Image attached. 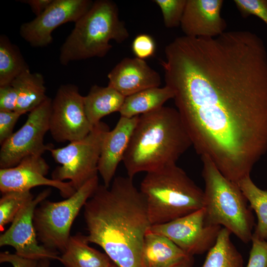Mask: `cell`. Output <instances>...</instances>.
I'll return each instance as SVG.
<instances>
[{"label": "cell", "instance_id": "1", "mask_svg": "<svg viewBox=\"0 0 267 267\" xmlns=\"http://www.w3.org/2000/svg\"><path fill=\"white\" fill-rule=\"evenodd\" d=\"M160 61L192 145L228 179L250 176L267 151V50L249 31L178 37Z\"/></svg>", "mask_w": 267, "mask_h": 267}, {"label": "cell", "instance_id": "2", "mask_svg": "<svg viewBox=\"0 0 267 267\" xmlns=\"http://www.w3.org/2000/svg\"><path fill=\"white\" fill-rule=\"evenodd\" d=\"M84 209L89 243L101 247L118 267H142V247L151 224L133 178L119 176L108 187L99 184Z\"/></svg>", "mask_w": 267, "mask_h": 267}, {"label": "cell", "instance_id": "3", "mask_svg": "<svg viewBox=\"0 0 267 267\" xmlns=\"http://www.w3.org/2000/svg\"><path fill=\"white\" fill-rule=\"evenodd\" d=\"M192 145L177 110L163 106L138 116L122 162L133 178L176 164Z\"/></svg>", "mask_w": 267, "mask_h": 267}, {"label": "cell", "instance_id": "4", "mask_svg": "<svg viewBox=\"0 0 267 267\" xmlns=\"http://www.w3.org/2000/svg\"><path fill=\"white\" fill-rule=\"evenodd\" d=\"M139 190L151 225L171 222L204 207V191L176 164L147 173Z\"/></svg>", "mask_w": 267, "mask_h": 267}, {"label": "cell", "instance_id": "5", "mask_svg": "<svg viewBox=\"0 0 267 267\" xmlns=\"http://www.w3.org/2000/svg\"><path fill=\"white\" fill-rule=\"evenodd\" d=\"M129 33L119 18L116 4L110 0L93 1L90 9L75 24L60 49L63 65L73 61L103 57L112 47L111 40L121 43Z\"/></svg>", "mask_w": 267, "mask_h": 267}, {"label": "cell", "instance_id": "6", "mask_svg": "<svg viewBox=\"0 0 267 267\" xmlns=\"http://www.w3.org/2000/svg\"><path fill=\"white\" fill-rule=\"evenodd\" d=\"M201 158L207 222L223 226L243 242H249L254 218L247 199L238 185L226 178L209 158L203 156Z\"/></svg>", "mask_w": 267, "mask_h": 267}, {"label": "cell", "instance_id": "7", "mask_svg": "<svg viewBox=\"0 0 267 267\" xmlns=\"http://www.w3.org/2000/svg\"><path fill=\"white\" fill-rule=\"evenodd\" d=\"M98 185L97 176L65 200L57 202L44 200L36 207L33 223L38 239L44 246L52 251L64 252L75 218Z\"/></svg>", "mask_w": 267, "mask_h": 267}, {"label": "cell", "instance_id": "8", "mask_svg": "<svg viewBox=\"0 0 267 267\" xmlns=\"http://www.w3.org/2000/svg\"><path fill=\"white\" fill-rule=\"evenodd\" d=\"M109 130L108 126L101 121L84 138L63 147L50 149L53 159L60 164L52 172V178L61 181L68 179L77 191L97 176L103 139Z\"/></svg>", "mask_w": 267, "mask_h": 267}, {"label": "cell", "instance_id": "9", "mask_svg": "<svg viewBox=\"0 0 267 267\" xmlns=\"http://www.w3.org/2000/svg\"><path fill=\"white\" fill-rule=\"evenodd\" d=\"M52 100L47 97L39 106L29 112L24 124L2 144L0 150V168L14 167L24 158L42 155L53 148L45 144L44 138L49 131Z\"/></svg>", "mask_w": 267, "mask_h": 267}, {"label": "cell", "instance_id": "10", "mask_svg": "<svg viewBox=\"0 0 267 267\" xmlns=\"http://www.w3.org/2000/svg\"><path fill=\"white\" fill-rule=\"evenodd\" d=\"M84 97L73 84L62 85L57 89L49 120V131L56 142L81 140L93 128L85 113Z\"/></svg>", "mask_w": 267, "mask_h": 267}, {"label": "cell", "instance_id": "11", "mask_svg": "<svg viewBox=\"0 0 267 267\" xmlns=\"http://www.w3.org/2000/svg\"><path fill=\"white\" fill-rule=\"evenodd\" d=\"M221 228L207 222L203 207L171 222L152 225L149 230L166 236L193 257L208 252L214 245Z\"/></svg>", "mask_w": 267, "mask_h": 267}, {"label": "cell", "instance_id": "12", "mask_svg": "<svg viewBox=\"0 0 267 267\" xmlns=\"http://www.w3.org/2000/svg\"><path fill=\"white\" fill-rule=\"evenodd\" d=\"M49 188L40 192L18 213L10 227L0 236V246H10L17 255L28 259L58 260L57 251L49 250L38 243L33 223L35 209L50 194Z\"/></svg>", "mask_w": 267, "mask_h": 267}, {"label": "cell", "instance_id": "13", "mask_svg": "<svg viewBox=\"0 0 267 267\" xmlns=\"http://www.w3.org/2000/svg\"><path fill=\"white\" fill-rule=\"evenodd\" d=\"M90 0H53L40 15L22 24V38L33 47H44L52 42V32L67 22L75 23L91 7Z\"/></svg>", "mask_w": 267, "mask_h": 267}, {"label": "cell", "instance_id": "14", "mask_svg": "<svg viewBox=\"0 0 267 267\" xmlns=\"http://www.w3.org/2000/svg\"><path fill=\"white\" fill-rule=\"evenodd\" d=\"M49 167L42 156L31 155L23 159L16 166L0 169V190L1 193L28 191L33 187L46 185L58 189L66 198L76 190L70 181H61L45 177Z\"/></svg>", "mask_w": 267, "mask_h": 267}, {"label": "cell", "instance_id": "15", "mask_svg": "<svg viewBox=\"0 0 267 267\" xmlns=\"http://www.w3.org/2000/svg\"><path fill=\"white\" fill-rule=\"evenodd\" d=\"M222 0H187L180 23L185 36L215 37L225 32L226 24L221 16Z\"/></svg>", "mask_w": 267, "mask_h": 267}, {"label": "cell", "instance_id": "16", "mask_svg": "<svg viewBox=\"0 0 267 267\" xmlns=\"http://www.w3.org/2000/svg\"><path fill=\"white\" fill-rule=\"evenodd\" d=\"M108 86L125 97L140 91L159 87V74L144 60L137 57H125L108 73Z\"/></svg>", "mask_w": 267, "mask_h": 267}, {"label": "cell", "instance_id": "17", "mask_svg": "<svg viewBox=\"0 0 267 267\" xmlns=\"http://www.w3.org/2000/svg\"><path fill=\"white\" fill-rule=\"evenodd\" d=\"M138 116L120 117L114 128L105 134L101 149L98 171L104 185L108 187L117 168L122 161Z\"/></svg>", "mask_w": 267, "mask_h": 267}, {"label": "cell", "instance_id": "18", "mask_svg": "<svg viewBox=\"0 0 267 267\" xmlns=\"http://www.w3.org/2000/svg\"><path fill=\"white\" fill-rule=\"evenodd\" d=\"M190 256L173 241L148 229L141 252L142 267H171Z\"/></svg>", "mask_w": 267, "mask_h": 267}, {"label": "cell", "instance_id": "19", "mask_svg": "<svg viewBox=\"0 0 267 267\" xmlns=\"http://www.w3.org/2000/svg\"><path fill=\"white\" fill-rule=\"evenodd\" d=\"M86 236H70L59 261L65 267H109L113 263L105 253L90 247Z\"/></svg>", "mask_w": 267, "mask_h": 267}, {"label": "cell", "instance_id": "20", "mask_svg": "<svg viewBox=\"0 0 267 267\" xmlns=\"http://www.w3.org/2000/svg\"><path fill=\"white\" fill-rule=\"evenodd\" d=\"M125 96L112 87L92 86L84 97V108L87 119L93 128L104 117L120 111Z\"/></svg>", "mask_w": 267, "mask_h": 267}, {"label": "cell", "instance_id": "21", "mask_svg": "<svg viewBox=\"0 0 267 267\" xmlns=\"http://www.w3.org/2000/svg\"><path fill=\"white\" fill-rule=\"evenodd\" d=\"M11 85L18 96L15 111L24 114L41 104L47 97L44 78L39 73L26 70L17 77Z\"/></svg>", "mask_w": 267, "mask_h": 267}, {"label": "cell", "instance_id": "22", "mask_svg": "<svg viewBox=\"0 0 267 267\" xmlns=\"http://www.w3.org/2000/svg\"><path fill=\"white\" fill-rule=\"evenodd\" d=\"M174 96L173 90L166 85L149 88L126 97L119 113L127 118L140 116L163 106Z\"/></svg>", "mask_w": 267, "mask_h": 267}, {"label": "cell", "instance_id": "23", "mask_svg": "<svg viewBox=\"0 0 267 267\" xmlns=\"http://www.w3.org/2000/svg\"><path fill=\"white\" fill-rule=\"evenodd\" d=\"M230 234L228 230L222 227L201 267H244L242 256L232 243Z\"/></svg>", "mask_w": 267, "mask_h": 267}, {"label": "cell", "instance_id": "24", "mask_svg": "<svg viewBox=\"0 0 267 267\" xmlns=\"http://www.w3.org/2000/svg\"><path fill=\"white\" fill-rule=\"evenodd\" d=\"M29 69L18 47L5 35L0 36V87L10 85L24 71Z\"/></svg>", "mask_w": 267, "mask_h": 267}, {"label": "cell", "instance_id": "25", "mask_svg": "<svg viewBox=\"0 0 267 267\" xmlns=\"http://www.w3.org/2000/svg\"><path fill=\"white\" fill-rule=\"evenodd\" d=\"M237 184L257 217L258 222L253 235L267 241V191L258 187L250 176L241 180Z\"/></svg>", "mask_w": 267, "mask_h": 267}, {"label": "cell", "instance_id": "26", "mask_svg": "<svg viewBox=\"0 0 267 267\" xmlns=\"http://www.w3.org/2000/svg\"><path fill=\"white\" fill-rule=\"evenodd\" d=\"M0 199V227L13 221L21 209L33 200V195L30 190L13 191L2 193Z\"/></svg>", "mask_w": 267, "mask_h": 267}, {"label": "cell", "instance_id": "27", "mask_svg": "<svg viewBox=\"0 0 267 267\" xmlns=\"http://www.w3.org/2000/svg\"><path fill=\"white\" fill-rule=\"evenodd\" d=\"M187 0H154L162 12L165 27H177L180 25Z\"/></svg>", "mask_w": 267, "mask_h": 267}, {"label": "cell", "instance_id": "28", "mask_svg": "<svg viewBox=\"0 0 267 267\" xmlns=\"http://www.w3.org/2000/svg\"><path fill=\"white\" fill-rule=\"evenodd\" d=\"M233 1L243 17L255 15L267 25V0H234Z\"/></svg>", "mask_w": 267, "mask_h": 267}, {"label": "cell", "instance_id": "29", "mask_svg": "<svg viewBox=\"0 0 267 267\" xmlns=\"http://www.w3.org/2000/svg\"><path fill=\"white\" fill-rule=\"evenodd\" d=\"M132 49L136 57L144 60L153 56L156 44L153 38L149 35L140 34L133 40Z\"/></svg>", "mask_w": 267, "mask_h": 267}, {"label": "cell", "instance_id": "30", "mask_svg": "<svg viewBox=\"0 0 267 267\" xmlns=\"http://www.w3.org/2000/svg\"><path fill=\"white\" fill-rule=\"evenodd\" d=\"M252 247L246 267H267V241L252 235Z\"/></svg>", "mask_w": 267, "mask_h": 267}, {"label": "cell", "instance_id": "31", "mask_svg": "<svg viewBox=\"0 0 267 267\" xmlns=\"http://www.w3.org/2000/svg\"><path fill=\"white\" fill-rule=\"evenodd\" d=\"M22 115L16 111H0V144L12 134L15 125Z\"/></svg>", "mask_w": 267, "mask_h": 267}, {"label": "cell", "instance_id": "32", "mask_svg": "<svg viewBox=\"0 0 267 267\" xmlns=\"http://www.w3.org/2000/svg\"><path fill=\"white\" fill-rule=\"evenodd\" d=\"M17 100V92L11 84L0 87V111H15Z\"/></svg>", "mask_w": 267, "mask_h": 267}, {"label": "cell", "instance_id": "33", "mask_svg": "<svg viewBox=\"0 0 267 267\" xmlns=\"http://www.w3.org/2000/svg\"><path fill=\"white\" fill-rule=\"evenodd\" d=\"M38 261L20 257L15 253L11 254L8 252L0 253V263H8L13 267H37Z\"/></svg>", "mask_w": 267, "mask_h": 267}, {"label": "cell", "instance_id": "34", "mask_svg": "<svg viewBox=\"0 0 267 267\" xmlns=\"http://www.w3.org/2000/svg\"><path fill=\"white\" fill-rule=\"evenodd\" d=\"M53 0H24L21 2L29 5L32 12L38 16L42 14L49 5Z\"/></svg>", "mask_w": 267, "mask_h": 267}, {"label": "cell", "instance_id": "35", "mask_svg": "<svg viewBox=\"0 0 267 267\" xmlns=\"http://www.w3.org/2000/svg\"><path fill=\"white\" fill-rule=\"evenodd\" d=\"M194 263L193 256H188L182 261L172 266L171 267H192Z\"/></svg>", "mask_w": 267, "mask_h": 267}, {"label": "cell", "instance_id": "36", "mask_svg": "<svg viewBox=\"0 0 267 267\" xmlns=\"http://www.w3.org/2000/svg\"><path fill=\"white\" fill-rule=\"evenodd\" d=\"M50 260L44 259L38 261V265L37 267H49Z\"/></svg>", "mask_w": 267, "mask_h": 267}, {"label": "cell", "instance_id": "37", "mask_svg": "<svg viewBox=\"0 0 267 267\" xmlns=\"http://www.w3.org/2000/svg\"><path fill=\"white\" fill-rule=\"evenodd\" d=\"M109 267H118L115 264L113 263Z\"/></svg>", "mask_w": 267, "mask_h": 267}]
</instances>
